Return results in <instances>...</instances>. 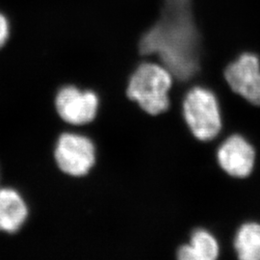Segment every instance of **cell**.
Returning a JSON list of instances; mask_svg holds the SVG:
<instances>
[{
  "instance_id": "1",
  "label": "cell",
  "mask_w": 260,
  "mask_h": 260,
  "mask_svg": "<svg viewBox=\"0 0 260 260\" xmlns=\"http://www.w3.org/2000/svg\"><path fill=\"white\" fill-rule=\"evenodd\" d=\"M202 36L193 0H163L156 21L141 36L140 54L156 55L172 75L187 81L197 75Z\"/></svg>"
},
{
  "instance_id": "2",
  "label": "cell",
  "mask_w": 260,
  "mask_h": 260,
  "mask_svg": "<svg viewBox=\"0 0 260 260\" xmlns=\"http://www.w3.org/2000/svg\"><path fill=\"white\" fill-rule=\"evenodd\" d=\"M173 75L162 65L152 62L140 64L128 78L125 94L145 113L156 116L167 111Z\"/></svg>"
},
{
  "instance_id": "3",
  "label": "cell",
  "mask_w": 260,
  "mask_h": 260,
  "mask_svg": "<svg viewBox=\"0 0 260 260\" xmlns=\"http://www.w3.org/2000/svg\"><path fill=\"white\" fill-rule=\"evenodd\" d=\"M186 123L197 139L213 140L222 128V118L218 101L211 91L194 87L183 102Z\"/></svg>"
},
{
  "instance_id": "4",
  "label": "cell",
  "mask_w": 260,
  "mask_h": 260,
  "mask_svg": "<svg viewBox=\"0 0 260 260\" xmlns=\"http://www.w3.org/2000/svg\"><path fill=\"white\" fill-rule=\"evenodd\" d=\"M53 158L58 169L66 176L83 177L95 165L96 149L90 138L65 132L56 141Z\"/></svg>"
},
{
  "instance_id": "5",
  "label": "cell",
  "mask_w": 260,
  "mask_h": 260,
  "mask_svg": "<svg viewBox=\"0 0 260 260\" xmlns=\"http://www.w3.org/2000/svg\"><path fill=\"white\" fill-rule=\"evenodd\" d=\"M54 108L57 115L66 123L83 126L96 118L100 99L92 90H81L70 85L60 89L55 95Z\"/></svg>"
},
{
  "instance_id": "6",
  "label": "cell",
  "mask_w": 260,
  "mask_h": 260,
  "mask_svg": "<svg viewBox=\"0 0 260 260\" xmlns=\"http://www.w3.org/2000/svg\"><path fill=\"white\" fill-rule=\"evenodd\" d=\"M224 78L235 93L260 105V62L252 53H244L224 71Z\"/></svg>"
},
{
  "instance_id": "7",
  "label": "cell",
  "mask_w": 260,
  "mask_h": 260,
  "mask_svg": "<svg viewBox=\"0 0 260 260\" xmlns=\"http://www.w3.org/2000/svg\"><path fill=\"white\" fill-rule=\"evenodd\" d=\"M218 162L224 172L234 177H248L252 171L255 152L251 144L240 135H233L218 149Z\"/></svg>"
},
{
  "instance_id": "8",
  "label": "cell",
  "mask_w": 260,
  "mask_h": 260,
  "mask_svg": "<svg viewBox=\"0 0 260 260\" xmlns=\"http://www.w3.org/2000/svg\"><path fill=\"white\" fill-rule=\"evenodd\" d=\"M29 208L20 193L11 187L0 188V232L15 234L27 222Z\"/></svg>"
},
{
  "instance_id": "9",
  "label": "cell",
  "mask_w": 260,
  "mask_h": 260,
  "mask_svg": "<svg viewBox=\"0 0 260 260\" xmlns=\"http://www.w3.org/2000/svg\"><path fill=\"white\" fill-rule=\"evenodd\" d=\"M219 244L211 233L205 230L195 231L189 244L177 251L180 260H214L219 255Z\"/></svg>"
},
{
  "instance_id": "10",
  "label": "cell",
  "mask_w": 260,
  "mask_h": 260,
  "mask_svg": "<svg viewBox=\"0 0 260 260\" xmlns=\"http://www.w3.org/2000/svg\"><path fill=\"white\" fill-rule=\"evenodd\" d=\"M234 247L239 258L260 260V223L243 224L235 237Z\"/></svg>"
},
{
  "instance_id": "11",
  "label": "cell",
  "mask_w": 260,
  "mask_h": 260,
  "mask_svg": "<svg viewBox=\"0 0 260 260\" xmlns=\"http://www.w3.org/2000/svg\"><path fill=\"white\" fill-rule=\"evenodd\" d=\"M10 36V24L7 18L0 13V48L4 47Z\"/></svg>"
}]
</instances>
